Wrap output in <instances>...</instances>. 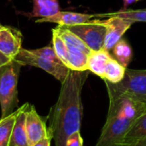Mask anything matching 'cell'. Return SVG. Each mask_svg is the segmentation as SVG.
<instances>
[{
    "label": "cell",
    "instance_id": "52a82bcc",
    "mask_svg": "<svg viewBox=\"0 0 146 146\" xmlns=\"http://www.w3.org/2000/svg\"><path fill=\"white\" fill-rule=\"evenodd\" d=\"M99 21L106 27L104 49L109 51L112 50L113 47L117 44V42H119L122 38L124 33L133 24V22L131 21L116 16L105 18V20L99 19Z\"/></svg>",
    "mask_w": 146,
    "mask_h": 146
},
{
    "label": "cell",
    "instance_id": "ba28073f",
    "mask_svg": "<svg viewBox=\"0 0 146 146\" xmlns=\"http://www.w3.org/2000/svg\"><path fill=\"white\" fill-rule=\"evenodd\" d=\"M26 129L29 146H33L41 139L51 136L45 121L37 113L35 107L31 104H29L26 112Z\"/></svg>",
    "mask_w": 146,
    "mask_h": 146
},
{
    "label": "cell",
    "instance_id": "d4e9b609",
    "mask_svg": "<svg viewBox=\"0 0 146 146\" xmlns=\"http://www.w3.org/2000/svg\"><path fill=\"white\" fill-rule=\"evenodd\" d=\"M13 60L10 59V58H8L7 56H5L3 54H2L0 52V72L10 62H12Z\"/></svg>",
    "mask_w": 146,
    "mask_h": 146
},
{
    "label": "cell",
    "instance_id": "9c48e42d",
    "mask_svg": "<svg viewBox=\"0 0 146 146\" xmlns=\"http://www.w3.org/2000/svg\"><path fill=\"white\" fill-rule=\"evenodd\" d=\"M22 37L19 30L3 26L0 28V52L8 58L15 59L21 48Z\"/></svg>",
    "mask_w": 146,
    "mask_h": 146
},
{
    "label": "cell",
    "instance_id": "ac0fdd59",
    "mask_svg": "<svg viewBox=\"0 0 146 146\" xmlns=\"http://www.w3.org/2000/svg\"><path fill=\"white\" fill-rule=\"evenodd\" d=\"M113 57L119 62L123 67L127 68L130 62L133 58V50L131 45L127 43L126 39L121 38L117 44L113 47Z\"/></svg>",
    "mask_w": 146,
    "mask_h": 146
},
{
    "label": "cell",
    "instance_id": "8992f818",
    "mask_svg": "<svg viewBox=\"0 0 146 146\" xmlns=\"http://www.w3.org/2000/svg\"><path fill=\"white\" fill-rule=\"evenodd\" d=\"M67 27L80 38L92 51L104 49L106 27L100 23L99 19H92L87 23Z\"/></svg>",
    "mask_w": 146,
    "mask_h": 146
},
{
    "label": "cell",
    "instance_id": "5b68a950",
    "mask_svg": "<svg viewBox=\"0 0 146 146\" xmlns=\"http://www.w3.org/2000/svg\"><path fill=\"white\" fill-rule=\"evenodd\" d=\"M14 60L20 63L21 66L29 65L41 68L54 76L61 83L65 80L70 71V69L62 62L50 61L33 54L30 50H26L23 48L16 55Z\"/></svg>",
    "mask_w": 146,
    "mask_h": 146
},
{
    "label": "cell",
    "instance_id": "3957f363",
    "mask_svg": "<svg viewBox=\"0 0 146 146\" xmlns=\"http://www.w3.org/2000/svg\"><path fill=\"white\" fill-rule=\"evenodd\" d=\"M21 65L16 61L10 62L0 72V107L2 117L14 112L17 105V84Z\"/></svg>",
    "mask_w": 146,
    "mask_h": 146
},
{
    "label": "cell",
    "instance_id": "8fae6325",
    "mask_svg": "<svg viewBox=\"0 0 146 146\" xmlns=\"http://www.w3.org/2000/svg\"><path fill=\"white\" fill-rule=\"evenodd\" d=\"M29 104L26 103L20 107V112L16 117L12 131L10 146H29L26 129V112Z\"/></svg>",
    "mask_w": 146,
    "mask_h": 146
},
{
    "label": "cell",
    "instance_id": "9a60e30c",
    "mask_svg": "<svg viewBox=\"0 0 146 146\" xmlns=\"http://www.w3.org/2000/svg\"><path fill=\"white\" fill-rule=\"evenodd\" d=\"M20 112V108L5 117L0 119V146H10L12 131Z\"/></svg>",
    "mask_w": 146,
    "mask_h": 146
},
{
    "label": "cell",
    "instance_id": "4fadbf2b",
    "mask_svg": "<svg viewBox=\"0 0 146 146\" xmlns=\"http://www.w3.org/2000/svg\"><path fill=\"white\" fill-rule=\"evenodd\" d=\"M33 10L28 14L31 17H49L60 11L58 0H33Z\"/></svg>",
    "mask_w": 146,
    "mask_h": 146
},
{
    "label": "cell",
    "instance_id": "83f0119b",
    "mask_svg": "<svg viewBox=\"0 0 146 146\" xmlns=\"http://www.w3.org/2000/svg\"><path fill=\"white\" fill-rule=\"evenodd\" d=\"M2 27H3V25H2V24H1V22H0V28H1Z\"/></svg>",
    "mask_w": 146,
    "mask_h": 146
},
{
    "label": "cell",
    "instance_id": "44dd1931",
    "mask_svg": "<svg viewBox=\"0 0 146 146\" xmlns=\"http://www.w3.org/2000/svg\"><path fill=\"white\" fill-rule=\"evenodd\" d=\"M52 47L62 62L67 66L68 62V46L60 36L57 28L52 29Z\"/></svg>",
    "mask_w": 146,
    "mask_h": 146
},
{
    "label": "cell",
    "instance_id": "603a6c76",
    "mask_svg": "<svg viewBox=\"0 0 146 146\" xmlns=\"http://www.w3.org/2000/svg\"><path fill=\"white\" fill-rule=\"evenodd\" d=\"M65 146H83V139L81 137L80 131L69 135L67 139Z\"/></svg>",
    "mask_w": 146,
    "mask_h": 146
},
{
    "label": "cell",
    "instance_id": "277c9868",
    "mask_svg": "<svg viewBox=\"0 0 146 146\" xmlns=\"http://www.w3.org/2000/svg\"><path fill=\"white\" fill-rule=\"evenodd\" d=\"M108 94H119L146 104V69L127 68L123 80L116 84L105 81Z\"/></svg>",
    "mask_w": 146,
    "mask_h": 146
},
{
    "label": "cell",
    "instance_id": "d6986e66",
    "mask_svg": "<svg viewBox=\"0 0 146 146\" xmlns=\"http://www.w3.org/2000/svg\"><path fill=\"white\" fill-rule=\"evenodd\" d=\"M56 28L58 30V33H59L60 36L62 38V39L64 40V42L66 43L67 45L75 47V48L86 52V54L90 55L92 50L81 40L80 38H79L75 33H74L72 31H70L67 27L58 25V27Z\"/></svg>",
    "mask_w": 146,
    "mask_h": 146
},
{
    "label": "cell",
    "instance_id": "484cf974",
    "mask_svg": "<svg viewBox=\"0 0 146 146\" xmlns=\"http://www.w3.org/2000/svg\"><path fill=\"white\" fill-rule=\"evenodd\" d=\"M52 140V137L51 136H48L43 139H41L40 141L37 142L35 145L33 146H50V143Z\"/></svg>",
    "mask_w": 146,
    "mask_h": 146
},
{
    "label": "cell",
    "instance_id": "2e32d148",
    "mask_svg": "<svg viewBox=\"0 0 146 146\" xmlns=\"http://www.w3.org/2000/svg\"><path fill=\"white\" fill-rule=\"evenodd\" d=\"M112 16L120 17L125 20H128L134 22H146V9H121L119 11L106 13V14H97L96 17L99 18H109Z\"/></svg>",
    "mask_w": 146,
    "mask_h": 146
},
{
    "label": "cell",
    "instance_id": "5bb4252c",
    "mask_svg": "<svg viewBox=\"0 0 146 146\" xmlns=\"http://www.w3.org/2000/svg\"><path fill=\"white\" fill-rule=\"evenodd\" d=\"M68 46V62L67 67L70 70L74 71H88V57L89 55L86 52L73 47Z\"/></svg>",
    "mask_w": 146,
    "mask_h": 146
},
{
    "label": "cell",
    "instance_id": "f1b7e54d",
    "mask_svg": "<svg viewBox=\"0 0 146 146\" xmlns=\"http://www.w3.org/2000/svg\"><path fill=\"white\" fill-rule=\"evenodd\" d=\"M137 1H139V0H137Z\"/></svg>",
    "mask_w": 146,
    "mask_h": 146
},
{
    "label": "cell",
    "instance_id": "30bf717a",
    "mask_svg": "<svg viewBox=\"0 0 146 146\" xmlns=\"http://www.w3.org/2000/svg\"><path fill=\"white\" fill-rule=\"evenodd\" d=\"M95 17L96 15L82 14V13L71 12V11H59L54 15L40 18L38 21H36V22L37 23L52 22V23H56L59 26L70 27V26L87 23Z\"/></svg>",
    "mask_w": 146,
    "mask_h": 146
},
{
    "label": "cell",
    "instance_id": "e0dca14e",
    "mask_svg": "<svg viewBox=\"0 0 146 146\" xmlns=\"http://www.w3.org/2000/svg\"><path fill=\"white\" fill-rule=\"evenodd\" d=\"M126 70L127 68L123 67L112 56L107 63L104 80V81H108L112 84L119 83L123 80Z\"/></svg>",
    "mask_w": 146,
    "mask_h": 146
},
{
    "label": "cell",
    "instance_id": "7402d4cb",
    "mask_svg": "<svg viewBox=\"0 0 146 146\" xmlns=\"http://www.w3.org/2000/svg\"><path fill=\"white\" fill-rule=\"evenodd\" d=\"M30 50L33 54H35V55H37V56H38L40 57L48 59L50 61L62 62L58 58V56H56L53 47H51V46H45V47H43V48H40V49H35V50Z\"/></svg>",
    "mask_w": 146,
    "mask_h": 146
},
{
    "label": "cell",
    "instance_id": "6da1fadb",
    "mask_svg": "<svg viewBox=\"0 0 146 146\" xmlns=\"http://www.w3.org/2000/svg\"><path fill=\"white\" fill-rule=\"evenodd\" d=\"M87 77L88 71L70 70L62 83L58 99L48 116V129L55 146H65L69 135L80 131L83 113L81 92Z\"/></svg>",
    "mask_w": 146,
    "mask_h": 146
},
{
    "label": "cell",
    "instance_id": "cb8c5ba5",
    "mask_svg": "<svg viewBox=\"0 0 146 146\" xmlns=\"http://www.w3.org/2000/svg\"><path fill=\"white\" fill-rule=\"evenodd\" d=\"M115 146H146V139L138 140V141H132V142L122 141Z\"/></svg>",
    "mask_w": 146,
    "mask_h": 146
},
{
    "label": "cell",
    "instance_id": "ffe728a7",
    "mask_svg": "<svg viewBox=\"0 0 146 146\" xmlns=\"http://www.w3.org/2000/svg\"><path fill=\"white\" fill-rule=\"evenodd\" d=\"M143 139H146V113L142 115L135 121V123L125 135L122 141L132 142Z\"/></svg>",
    "mask_w": 146,
    "mask_h": 146
},
{
    "label": "cell",
    "instance_id": "7c38bea8",
    "mask_svg": "<svg viewBox=\"0 0 146 146\" xmlns=\"http://www.w3.org/2000/svg\"><path fill=\"white\" fill-rule=\"evenodd\" d=\"M111 57L112 56L110 54L109 50H106L105 49L92 51L88 57V71L104 80L107 63Z\"/></svg>",
    "mask_w": 146,
    "mask_h": 146
},
{
    "label": "cell",
    "instance_id": "4316f807",
    "mask_svg": "<svg viewBox=\"0 0 146 146\" xmlns=\"http://www.w3.org/2000/svg\"><path fill=\"white\" fill-rule=\"evenodd\" d=\"M135 2H137V0H123V4H124V7H127L130 4H133Z\"/></svg>",
    "mask_w": 146,
    "mask_h": 146
},
{
    "label": "cell",
    "instance_id": "7a4b0ae2",
    "mask_svg": "<svg viewBox=\"0 0 146 146\" xmlns=\"http://www.w3.org/2000/svg\"><path fill=\"white\" fill-rule=\"evenodd\" d=\"M110 105L105 124L95 146H115L135 121L146 113V104L119 94H108Z\"/></svg>",
    "mask_w": 146,
    "mask_h": 146
}]
</instances>
